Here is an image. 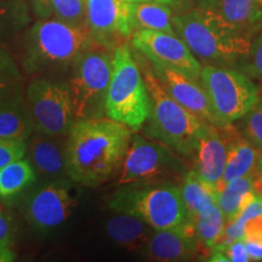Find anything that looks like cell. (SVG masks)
<instances>
[{
	"label": "cell",
	"instance_id": "6da1fadb",
	"mask_svg": "<svg viewBox=\"0 0 262 262\" xmlns=\"http://www.w3.org/2000/svg\"><path fill=\"white\" fill-rule=\"evenodd\" d=\"M131 131L108 117L75 120L64 143L68 178L88 187L108 181L122 168L133 139Z\"/></svg>",
	"mask_w": 262,
	"mask_h": 262
},
{
	"label": "cell",
	"instance_id": "7a4b0ae2",
	"mask_svg": "<svg viewBox=\"0 0 262 262\" xmlns=\"http://www.w3.org/2000/svg\"><path fill=\"white\" fill-rule=\"evenodd\" d=\"M176 35L199 62L231 66L249 57L253 33L229 24L208 6H194L172 15Z\"/></svg>",
	"mask_w": 262,
	"mask_h": 262
},
{
	"label": "cell",
	"instance_id": "3957f363",
	"mask_svg": "<svg viewBox=\"0 0 262 262\" xmlns=\"http://www.w3.org/2000/svg\"><path fill=\"white\" fill-rule=\"evenodd\" d=\"M136 51V50H135ZM135 60L147 85L152 108L146 120V134L182 158H194L206 124L168 94L157 78L148 58L136 51Z\"/></svg>",
	"mask_w": 262,
	"mask_h": 262
},
{
	"label": "cell",
	"instance_id": "277c9868",
	"mask_svg": "<svg viewBox=\"0 0 262 262\" xmlns=\"http://www.w3.org/2000/svg\"><path fill=\"white\" fill-rule=\"evenodd\" d=\"M108 208L135 215L156 231L176 227L187 220L180 186L165 181L123 185L110 196Z\"/></svg>",
	"mask_w": 262,
	"mask_h": 262
},
{
	"label": "cell",
	"instance_id": "5b68a950",
	"mask_svg": "<svg viewBox=\"0 0 262 262\" xmlns=\"http://www.w3.org/2000/svg\"><path fill=\"white\" fill-rule=\"evenodd\" d=\"M152 102L140 67L127 44L113 51V70L104 111L111 119L136 131L148 119Z\"/></svg>",
	"mask_w": 262,
	"mask_h": 262
},
{
	"label": "cell",
	"instance_id": "8992f818",
	"mask_svg": "<svg viewBox=\"0 0 262 262\" xmlns=\"http://www.w3.org/2000/svg\"><path fill=\"white\" fill-rule=\"evenodd\" d=\"M93 41L86 25L40 19L28 34L25 67L31 73L67 67Z\"/></svg>",
	"mask_w": 262,
	"mask_h": 262
},
{
	"label": "cell",
	"instance_id": "52a82bcc",
	"mask_svg": "<svg viewBox=\"0 0 262 262\" xmlns=\"http://www.w3.org/2000/svg\"><path fill=\"white\" fill-rule=\"evenodd\" d=\"M113 51L93 41L72 62L68 86L75 120L106 114L104 103L112 77Z\"/></svg>",
	"mask_w": 262,
	"mask_h": 262
},
{
	"label": "cell",
	"instance_id": "ba28073f",
	"mask_svg": "<svg viewBox=\"0 0 262 262\" xmlns=\"http://www.w3.org/2000/svg\"><path fill=\"white\" fill-rule=\"evenodd\" d=\"M201 80L216 116L226 125L242 119L258 101L256 84L233 68L206 64Z\"/></svg>",
	"mask_w": 262,
	"mask_h": 262
},
{
	"label": "cell",
	"instance_id": "9c48e42d",
	"mask_svg": "<svg viewBox=\"0 0 262 262\" xmlns=\"http://www.w3.org/2000/svg\"><path fill=\"white\" fill-rule=\"evenodd\" d=\"M25 96L35 131L54 137L67 136L75 120L68 84L37 78L29 83Z\"/></svg>",
	"mask_w": 262,
	"mask_h": 262
},
{
	"label": "cell",
	"instance_id": "30bf717a",
	"mask_svg": "<svg viewBox=\"0 0 262 262\" xmlns=\"http://www.w3.org/2000/svg\"><path fill=\"white\" fill-rule=\"evenodd\" d=\"M186 173V166L168 146L159 141H149L136 135L131 139L124 158L118 186L163 181L165 178H176Z\"/></svg>",
	"mask_w": 262,
	"mask_h": 262
},
{
	"label": "cell",
	"instance_id": "8fae6325",
	"mask_svg": "<svg viewBox=\"0 0 262 262\" xmlns=\"http://www.w3.org/2000/svg\"><path fill=\"white\" fill-rule=\"evenodd\" d=\"M77 204L72 186L58 179L27 193L22 198L21 211L33 228L49 231L67 221Z\"/></svg>",
	"mask_w": 262,
	"mask_h": 262
},
{
	"label": "cell",
	"instance_id": "7c38bea8",
	"mask_svg": "<svg viewBox=\"0 0 262 262\" xmlns=\"http://www.w3.org/2000/svg\"><path fill=\"white\" fill-rule=\"evenodd\" d=\"M131 44L152 63L172 68L193 79H201V62L178 35L140 29L131 35Z\"/></svg>",
	"mask_w": 262,
	"mask_h": 262
},
{
	"label": "cell",
	"instance_id": "4fadbf2b",
	"mask_svg": "<svg viewBox=\"0 0 262 262\" xmlns=\"http://www.w3.org/2000/svg\"><path fill=\"white\" fill-rule=\"evenodd\" d=\"M85 21L93 40L112 50L134 33L129 0H85Z\"/></svg>",
	"mask_w": 262,
	"mask_h": 262
},
{
	"label": "cell",
	"instance_id": "5bb4252c",
	"mask_svg": "<svg viewBox=\"0 0 262 262\" xmlns=\"http://www.w3.org/2000/svg\"><path fill=\"white\" fill-rule=\"evenodd\" d=\"M150 66L168 94L181 106L202 119L203 122L215 126L226 125L221 122L220 118L216 116L203 84H198L193 78L165 66L152 63V62H150Z\"/></svg>",
	"mask_w": 262,
	"mask_h": 262
},
{
	"label": "cell",
	"instance_id": "9a60e30c",
	"mask_svg": "<svg viewBox=\"0 0 262 262\" xmlns=\"http://www.w3.org/2000/svg\"><path fill=\"white\" fill-rule=\"evenodd\" d=\"M198 238L191 220L176 227L155 231L142 249L143 256L149 261H187L198 251Z\"/></svg>",
	"mask_w": 262,
	"mask_h": 262
},
{
	"label": "cell",
	"instance_id": "2e32d148",
	"mask_svg": "<svg viewBox=\"0 0 262 262\" xmlns=\"http://www.w3.org/2000/svg\"><path fill=\"white\" fill-rule=\"evenodd\" d=\"M228 142L224 126L206 124L204 133L199 139L198 149L194 156L196 173L206 182L217 187L224 176L227 163Z\"/></svg>",
	"mask_w": 262,
	"mask_h": 262
},
{
	"label": "cell",
	"instance_id": "e0dca14e",
	"mask_svg": "<svg viewBox=\"0 0 262 262\" xmlns=\"http://www.w3.org/2000/svg\"><path fill=\"white\" fill-rule=\"evenodd\" d=\"M56 139L34 131L26 141V155L34 171L55 180L67 176L64 145L58 143Z\"/></svg>",
	"mask_w": 262,
	"mask_h": 262
},
{
	"label": "cell",
	"instance_id": "ac0fdd59",
	"mask_svg": "<svg viewBox=\"0 0 262 262\" xmlns=\"http://www.w3.org/2000/svg\"><path fill=\"white\" fill-rule=\"evenodd\" d=\"M224 133L228 142V155L225 172L220 185H219V189L232 180L254 172L256 170L257 159L260 156V150L255 148L249 141L245 140L232 126V124H227L224 126Z\"/></svg>",
	"mask_w": 262,
	"mask_h": 262
},
{
	"label": "cell",
	"instance_id": "d6986e66",
	"mask_svg": "<svg viewBox=\"0 0 262 262\" xmlns=\"http://www.w3.org/2000/svg\"><path fill=\"white\" fill-rule=\"evenodd\" d=\"M34 131L35 124L24 91L0 103V136L27 141Z\"/></svg>",
	"mask_w": 262,
	"mask_h": 262
},
{
	"label": "cell",
	"instance_id": "ffe728a7",
	"mask_svg": "<svg viewBox=\"0 0 262 262\" xmlns=\"http://www.w3.org/2000/svg\"><path fill=\"white\" fill-rule=\"evenodd\" d=\"M106 231L120 247L127 250H142L156 229L135 215L117 212L108 220Z\"/></svg>",
	"mask_w": 262,
	"mask_h": 262
},
{
	"label": "cell",
	"instance_id": "44dd1931",
	"mask_svg": "<svg viewBox=\"0 0 262 262\" xmlns=\"http://www.w3.org/2000/svg\"><path fill=\"white\" fill-rule=\"evenodd\" d=\"M206 6L244 31L254 33L262 27V0H212Z\"/></svg>",
	"mask_w": 262,
	"mask_h": 262
},
{
	"label": "cell",
	"instance_id": "7402d4cb",
	"mask_svg": "<svg viewBox=\"0 0 262 262\" xmlns=\"http://www.w3.org/2000/svg\"><path fill=\"white\" fill-rule=\"evenodd\" d=\"M130 19L134 32L149 29L176 35L171 9L162 3L130 2Z\"/></svg>",
	"mask_w": 262,
	"mask_h": 262
},
{
	"label": "cell",
	"instance_id": "603a6c76",
	"mask_svg": "<svg viewBox=\"0 0 262 262\" xmlns=\"http://www.w3.org/2000/svg\"><path fill=\"white\" fill-rule=\"evenodd\" d=\"M180 189L187 211V219H192L208 203L215 202L219 192L216 186L203 180L195 170L187 171Z\"/></svg>",
	"mask_w": 262,
	"mask_h": 262
},
{
	"label": "cell",
	"instance_id": "cb8c5ba5",
	"mask_svg": "<svg viewBox=\"0 0 262 262\" xmlns=\"http://www.w3.org/2000/svg\"><path fill=\"white\" fill-rule=\"evenodd\" d=\"M254 172L225 183L216 195V204L225 215L226 221L234 219L244 208V198L248 192L254 191Z\"/></svg>",
	"mask_w": 262,
	"mask_h": 262
},
{
	"label": "cell",
	"instance_id": "d4e9b609",
	"mask_svg": "<svg viewBox=\"0 0 262 262\" xmlns=\"http://www.w3.org/2000/svg\"><path fill=\"white\" fill-rule=\"evenodd\" d=\"M187 220L192 221L198 241L209 249L216 244L226 225L225 215L216 202L208 203L192 219Z\"/></svg>",
	"mask_w": 262,
	"mask_h": 262
},
{
	"label": "cell",
	"instance_id": "484cf974",
	"mask_svg": "<svg viewBox=\"0 0 262 262\" xmlns=\"http://www.w3.org/2000/svg\"><path fill=\"white\" fill-rule=\"evenodd\" d=\"M37 179L28 160L18 159L0 169V195L11 196L33 185Z\"/></svg>",
	"mask_w": 262,
	"mask_h": 262
},
{
	"label": "cell",
	"instance_id": "4316f807",
	"mask_svg": "<svg viewBox=\"0 0 262 262\" xmlns=\"http://www.w3.org/2000/svg\"><path fill=\"white\" fill-rule=\"evenodd\" d=\"M22 93V77L8 51L0 49V103Z\"/></svg>",
	"mask_w": 262,
	"mask_h": 262
},
{
	"label": "cell",
	"instance_id": "83f0119b",
	"mask_svg": "<svg viewBox=\"0 0 262 262\" xmlns=\"http://www.w3.org/2000/svg\"><path fill=\"white\" fill-rule=\"evenodd\" d=\"M52 14L72 25H86L85 0H50Z\"/></svg>",
	"mask_w": 262,
	"mask_h": 262
},
{
	"label": "cell",
	"instance_id": "f1b7e54d",
	"mask_svg": "<svg viewBox=\"0 0 262 262\" xmlns=\"http://www.w3.org/2000/svg\"><path fill=\"white\" fill-rule=\"evenodd\" d=\"M244 139L249 141L255 148L262 152V102L260 100L243 117Z\"/></svg>",
	"mask_w": 262,
	"mask_h": 262
},
{
	"label": "cell",
	"instance_id": "f546056e",
	"mask_svg": "<svg viewBox=\"0 0 262 262\" xmlns=\"http://www.w3.org/2000/svg\"><path fill=\"white\" fill-rule=\"evenodd\" d=\"M242 72L249 77L262 79V27L260 28L257 37L251 41L250 54L243 62Z\"/></svg>",
	"mask_w": 262,
	"mask_h": 262
},
{
	"label": "cell",
	"instance_id": "4dcf8cb0",
	"mask_svg": "<svg viewBox=\"0 0 262 262\" xmlns=\"http://www.w3.org/2000/svg\"><path fill=\"white\" fill-rule=\"evenodd\" d=\"M26 156V141L0 136V169Z\"/></svg>",
	"mask_w": 262,
	"mask_h": 262
},
{
	"label": "cell",
	"instance_id": "1f68e13d",
	"mask_svg": "<svg viewBox=\"0 0 262 262\" xmlns=\"http://www.w3.org/2000/svg\"><path fill=\"white\" fill-rule=\"evenodd\" d=\"M21 16L15 4L0 0V35L8 32L12 26L18 25Z\"/></svg>",
	"mask_w": 262,
	"mask_h": 262
},
{
	"label": "cell",
	"instance_id": "d6a6232c",
	"mask_svg": "<svg viewBox=\"0 0 262 262\" xmlns=\"http://www.w3.org/2000/svg\"><path fill=\"white\" fill-rule=\"evenodd\" d=\"M15 221L11 214L0 206V247H10L15 237Z\"/></svg>",
	"mask_w": 262,
	"mask_h": 262
},
{
	"label": "cell",
	"instance_id": "836d02e7",
	"mask_svg": "<svg viewBox=\"0 0 262 262\" xmlns=\"http://www.w3.org/2000/svg\"><path fill=\"white\" fill-rule=\"evenodd\" d=\"M212 249H214V250L221 251V253L225 255V257L227 258V261H231V262L250 261V257H249V255H248L247 248H245L243 239L234 242V243L228 245V247L225 249H215V248H212Z\"/></svg>",
	"mask_w": 262,
	"mask_h": 262
},
{
	"label": "cell",
	"instance_id": "e575fe53",
	"mask_svg": "<svg viewBox=\"0 0 262 262\" xmlns=\"http://www.w3.org/2000/svg\"><path fill=\"white\" fill-rule=\"evenodd\" d=\"M243 241L262 243V215L248 219L244 222Z\"/></svg>",
	"mask_w": 262,
	"mask_h": 262
},
{
	"label": "cell",
	"instance_id": "d590c367",
	"mask_svg": "<svg viewBox=\"0 0 262 262\" xmlns=\"http://www.w3.org/2000/svg\"><path fill=\"white\" fill-rule=\"evenodd\" d=\"M32 3L35 14L41 18H48L52 14L50 0H29Z\"/></svg>",
	"mask_w": 262,
	"mask_h": 262
},
{
	"label": "cell",
	"instance_id": "8d00e7d4",
	"mask_svg": "<svg viewBox=\"0 0 262 262\" xmlns=\"http://www.w3.org/2000/svg\"><path fill=\"white\" fill-rule=\"evenodd\" d=\"M243 242L245 244V248H247L250 261L262 260V243H258V242H250V241H243Z\"/></svg>",
	"mask_w": 262,
	"mask_h": 262
},
{
	"label": "cell",
	"instance_id": "74e56055",
	"mask_svg": "<svg viewBox=\"0 0 262 262\" xmlns=\"http://www.w3.org/2000/svg\"><path fill=\"white\" fill-rule=\"evenodd\" d=\"M15 254L9 247H0V262L15 261Z\"/></svg>",
	"mask_w": 262,
	"mask_h": 262
},
{
	"label": "cell",
	"instance_id": "f35d334b",
	"mask_svg": "<svg viewBox=\"0 0 262 262\" xmlns=\"http://www.w3.org/2000/svg\"><path fill=\"white\" fill-rule=\"evenodd\" d=\"M129 2H156L165 5H178L181 3V0H129Z\"/></svg>",
	"mask_w": 262,
	"mask_h": 262
},
{
	"label": "cell",
	"instance_id": "ab89813d",
	"mask_svg": "<svg viewBox=\"0 0 262 262\" xmlns=\"http://www.w3.org/2000/svg\"><path fill=\"white\" fill-rule=\"evenodd\" d=\"M193 3H195L196 6H206L208 4H210L212 0H192Z\"/></svg>",
	"mask_w": 262,
	"mask_h": 262
},
{
	"label": "cell",
	"instance_id": "60d3db41",
	"mask_svg": "<svg viewBox=\"0 0 262 262\" xmlns=\"http://www.w3.org/2000/svg\"><path fill=\"white\" fill-rule=\"evenodd\" d=\"M256 170L258 172H262V152H260V156H258L257 159V165H256Z\"/></svg>",
	"mask_w": 262,
	"mask_h": 262
}]
</instances>
